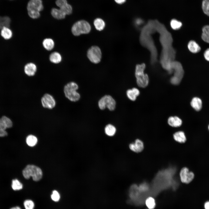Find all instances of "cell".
Wrapping results in <instances>:
<instances>
[{
    "instance_id": "20",
    "label": "cell",
    "mask_w": 209,
    "mask_h": 209,
    "mask_svg": "<svg viewBox=\"0 0 209 209\" xmlns=\"http://www.w3.org/2000/svg\"><path fill=\"white\" fill-rule=\"evenodd\" d=\"M188 46L189 50L193 53H198L201 50L200 46L193 40H191L189 42Z\"/></svg>"
},
{
    "instance_id": "38",
    "label": "cell",
    "mask_w": 209,
    "mask_h": 209,
    "mask_svg": "<svg viewBox=\"0 0 209 209\" xmlns=\"http://www.w3.org/2000/svg\"><path fill=\"white\" fill-rule=\"evenodd\" d=\"M205 209H209V201H207L204 204Z\"/></svg>"
},
{
    "instance_id": "41",
    "label": "cell",
    "mask_w": 209,
    "mask_h": 209,
    "mask_svg": "<svg viewBox=\"0 0 209 209\" xmlns=\"http://www.w3.org/2000/svg\"></svg>"
},
{
    "instance_id": "34",
    "label": "cell",
    "mask_w": 209,
    "mask_h": 209,
    "mask_svg": "<svg viewBox=\"0 0 209 209\" xmlns=\"http://www.w3.org/2000/svg\"><path fill=\"white\" fill-rule=\"evenodd\" d=\"M24 205L25 209H34L35 207L34 202L30 199L25 200L24 202Z\"/></svg>"
},
{
    "instance_id": "28",
    "label": "cell",
    "mask_w": 209,
    "mask_h": 209,
    "mask_svg": "<svg viewBox=\"0 0 209 209\" xmlns=\"http://www.w3.org/2000/svg\"><path fill=\"white\" fill-rule=\"evenodd\" d=\"M7 127L4 122L0 118V137H3L7 135L6 131Z\"/></svg>"
},
{
    "instance_id": "7",
    "label": "cell",
    "mask_w": 209,
    "mask_h": 209,
    "mask_svg": "<svg viewBox=\"0 0 209 209\" xmlns=\"http://www.w3.org/2000/svg\"><path fill=\"white\" fill-rule=\"evenodd\" d=\"M23 175L26 179H28L31 176L35 181L39 180L42 176V171L39 167L33 165H28L23 170Z\"/></svg>"
},
{
    "instance_id": "12",
    "label": "cell",
    "mask_w": 209,
    "mask_h": 209,
    "mask_svg": "<svg viewBox=\"0 0 209 209\" xmlns=\"http://www.w3.org/2000/svg\"><path fill=\"white\" fill-rule=\"evenodd\" d=\"M55 4L59 9L67 15H70L72 12V8L66 0H56Z\"/></svg>"
},
{
    "instance_id": "18",
    "label": "cell",
    "mask_w": 209,
    "mask_h": 209,
    "mask_svg": "<svg viewBox=\"0 0 209 209\" xmlns=\"http://www.w3.org/2000/svg\"><path fill=\"white\" fill-rule=\"evenodd\" d=\"M191 105L196 111H200L202 107V102L201 99L197 97H194L191 102Z\"/></svg>"
},
{
    "instance_id": "13",
    "label": "cell",
    "mask_w": 209,
    "mask_h": 209,
    "mask_svg": "<svg viewBox=\"0 0 209 209\" xmlns=\"http://www.w3.org/2000/svg\"><path fill=\"white\" fill-rule=\"evenodd\" d=\"M129 147L132 151L136 153L141 152L143 149L144 146L143 142L139 139H136L134 143L129 144Z\"/></svg>"
},
{
    "instance_id": "14",
    "label": "cell",
    "mask_w": 209,
    "mask_h": 209,
    "mask_svg": "<svg viewBox=\"0 0 209 209\" xmlns=\"http://www.w3.org/2000/svg\"><path fill=\"white\" fill-rule=\"evenodd\" d=\"M36 65L33 63H29L26 64L24 68L25 73L30 76L35 75L37 71Z\"/></svg>"
},
{
    "instance_id": "4",
    "label": "cell",
    "mask_w": 209,
    "mask_h": 209,
    "mask_svg": "<svg viewBox=\"0 0 209 209\" xmlns=\"http://www.w3.org/2000/svg\"><path fill=\"white\" fill-rule=\"evenodd\" d=\"M171 68L174 74L170 79L171 83L174 85L179 84L181 82L184 75V70L181 64L179 62L174 60L171 64Z\"/></svg>"
},
{
    "instance_id": "36",
    "label": "cell",
    "mask_w": 209,
    "mask_h": 209,
    "mask_svg": "<svg viewBox=\"0 0 209 209\" xmlns=\"http://www.w3.org/2000/svg\"><path fill=\"white\" fill-rule=\"evenodd\" d=\"M204 56L205 59L209 61V48L207 49L205 51Z\"/></svg>"
},
{
    "instance_id": "30",
    "label": "cell",
    "mask_w": 209,
    "mask_h": 209,
    "mask_svg": "<svg viewBox=\"0 0 209 209\" xmlns=\"http://www.w3.org/2000/svg\"><path fill=\"white\" fill-rule=\"evenodd\" d=\"M10 20L7 17H0V28H2L3 27H9Z\"/></svg>"
},
{
    "instance_id": "25",
    "label": "cell",
    "mask_w": 209,
    "mask_h": 209,
    "mask_svg": "<svg viewBox=\"0 0 209 209\" xmlns=\"http://www.w3.org/2000/svg\"><path fill=\"white\" fill-rule=\"evenodd\" d=\"M201 38L205 42L209 43V25L204 26L202 28Z\"/></svg>"
},
{
    "instance_id": "16",
    "label": "cell",
    "mask_w": 209,
    "mask_h": 209,
    "mask_svg": "<svg viewBox=\"0 0 209 209\" xmlns=\"http://www.w3.org/2000/svg\"><path fill=\"white\" fill-rule=\"evenodd\" d=\"M169 125L173 127H178L181 125L182 121L177 116H171L168 119Z\"/></svg>"
},
{
    "instance_id": "33",
    "label": "cell",
    "mask_w": 209,
    "mask_h": 209,
    "mask_svg": "<svg viewBox=\"0 0 209 209\" xmlns=\"http://www.w3.org/2000/svg\"><path fill=\"white\" fill-rule=\"evenodd\" d=\"M202 8L204 13L209 16V0H203Z\"/></svg>"
},
{
    "instance_id": "27",
    "label": "cell",
    "mask_w": 209,
    "mask_h": 209,
    "mask_svg": "<svg viewBox=\"0 0 209 209\" xmlns=\"http://www.w3.org/2000/svg\"><path fill=\"white\" fill-rule=\"evenodd\" d=\"M37 137L32 135H28L26 138V143L30 146H34L37 144Z\"/></svg>"
},
{
    "instance_id": "32",
    "label": "cell",
    "mask_w": 209,
    "mask_h": 209,
    "mask_svg": "<svg viewBox=\"0 0 209 209\" xmlns=\"http://www.w3.org/2000/svg\"><path fill=\"white\" fill-rule=\"evenodd\" d=\"M145 204L149 209H153L156 205L155 200L151 197H149L146 199Z\"/></svg>"
},
{
    "instance_id": "35",
    "label": "cell",
    "mask_w": 209,
    "mask_h": 209,
    "mask_svg": "<svg viewBox=\"0 0 209 209\" xmlns=\"http://www.w3.org/2000/svg\"><path fill=\"white\" fill-rule=\"evenodd\" d=\"M51 198L52 200L55 202H58L60 199V195L59 193L56 190L53 191L51 195Z\"/></svg>"
},
{
    "instance_id": "8",
    "label": "cell",
    "mask_w": 209,
    "mask_h": 209,
    "mask_svg": "<svg viewBox=\"0 0 209 209\" xmlns=\"http://www.w3.org/2000/svg\"><path fill=\"white\" fill-rule=\"evenodd\" d=\"M87 56L89 60L92 63H98L100 62L102 58L101 49L97 46H92L88 50Z\"/></svg>"
},
{
    "instance_id": "40",
    "label": "cell",
    "mask_w": 209,
    "mask_h": 209,
    "mask_svg": "<svg viewBox=\"0 0 209 209\" xmlns=\"http://www.w3.org/2000/svg\"><path fill=\"white\" fill-rule=\"evenodd\" d=\"M208 129H209V125L208 127Z\"/></svg>"
},
{
    "instance_id": "9",
    "label": "cell",
    "mask_w": 209,
    "mask_h": 209,
    "mask_svg": "<svg viewBox=\"0 0 209 209\" xmlns=\"http://www.w3.org/2000/svg\"><path fill=\"white\" fill-rule=\"evenodd\" d=\"M98 106L101 110L104 109L107 107L110 111L113 110L116 107V102L115 100L110 95H105L99 100Z\"/></svg>"
},
{
    "instance_id": "3",
    "label": "cell",
    "mask_w": 209,
    "mask_h": 209,
    "mask_svg": "<svg viewBox=\"0 0 209 209\" xmlns=\"http://www.w3.org/2000/svg\"><path fill=\"white\" fill-rule=\"evenodd\" d=\"M145 66V64L143 63L137 64L135 68V75L137 84L139 87L142 88L146 87L149 82L148 75L144 72Z\"/></svg>"
},
{
    "instance_id": "24",
    "label": "cell",
    "mask_w": 209,
    "mask_h": 209,
    "mask_svg": "<svg viewBox=\"0 0 209 209\" xmlns=\"http://www.w3.org/2000/svg\"><path fill=\"white\" fill-rule=\"evenodd\" d=\"M1 35L4 39H10L12 36V33L11 30L9 27H3L1 28Z\"/></svg>"
},
{
    "instance_id": "2",
    "label": "cell",
    "mask_w": 209,
    "mask_h": 209,
    "mask_svg": "<svg viewBox=\"0 0 209 209\" xmlns=\"http://www.w3.org/2000/svg\"><path fill=\"white\" fill-rule=\"evenodd\" d=\"M27 8L29 16L36 19L40 17V12L43 10L44 6L42 0H30Z\"/></svg>"
},
{
    "instance_id": "22",
    "label": "cell",
    "mask_w": 209,
    "mask_h": 209,
    "mask_svg": "<svg viewBox=\"0 0 209 209\" xmlns=\"http://www.w3.org/2000/svg\"><path fill=\"white\" fill-rule=\"evenodd\" d=\"M54 42L51 39L47 38L44 39L43 42L42 44L44 48L48 51H51L54 48Z\"/></svg>"
},
{
    "instance_id": "39",
    "label": "cell",
    "mask_w": 209,
    "mask_h": 209,
    "mask_svg": "<svg viewBox=\"0 0 209 209\" xmlns=\"http://www.w3.org/2000/svg\"><path fill=\"white\" fill-rule=\"evenodd\" d=\"M10 209H21V208L19 206H15L12 207Z\"/></svg>"
},
{
    "instance_id": "23",
    "label": "cell",
    "mask_w": 209,
    "mask_h": 209,
    "mask_svg": "<svg viewBox=\"0 0 209 209\" xmlns=\"http://www.w3.org/2000/svg\"><path fill=\"white\" fill-rule=\"evenodd\" d=\"M62 58L61 55L57 52L52 53L49 57L50 61L55 64H58L62 60Z\"/></svg>"
},
{
    "instance_id": "37",
    "label": "cell",
    "mask_w": 209,
    "mask_h": 209,
    "mask_svg": "<svg viewBox=\"0 0 209 209\" xmlns=\"http://www.w3.org/2000/svg\"><path fill=\"white\" fill-rule=\"evenodd\" d=\"M126 0H114L118 4H122L125 3Z\"/></svg>"
},
{
    "instance_id": "5",
    "label": "cell",
    "mask_w": 209,
    "mask_h": 209,
    "mask_svg": "<svg viewBox=\"0 0 209 209\" xmlns=\"http://www.w3.org/2000/svg\"><path fill=\"white\" fill-rule=\"evenodd\" d=\"M91 29L90 24L87 21L82 20L75 23L71 28V32L73 35L79 36L82 34L89 33Z\"/></svg>"
},
{
    "instance_id": "17",
    "label": "cell",
    "mask_w": 209,
    "mask_h": 209,
    "mask_svg": "<svg viewBox=\"0 0 209 209\" xmlns=\"http://www.w3.org/2000/svg\"><path fill=\"white\" fill-rule=\"evenodd\" d=\"M140 94L139 90L136 88H134L131 89H129L127 91V95L128 98L132 101L135 100L136 97Z\"/></svg>"
},
{
    "instance_id": "1",
    "label": "cell",
    "mask_w": 209,
    "mask_h": 209,
    "mask_svg": "<svg viewBox=\"0 0 209 209\" xmlns=\"http://www.w3.org/2000/svg\"><path fill=\"white\" fill-rule=\"evenodd\" d=\"M154 26L155 31L160 34L159 40L163 47L160 62L163 68L169 73L171 71V63L174 60L176 54L172 46V37L164 25L158 20H155Z\"/></svg>"
},
{
    "instance_id": "10",
    "label": "cell",
    "mask_w": 209,
    "mask_h": 209,
    "mask_svg": "<svg viewBox=\"0 0 209 209\" xmlns=\"http://www.w3.org/2000/svg\"><path fill=\"white\" fill-rule=\"evenodd\" d=\"M180 176L181 182L185 183L188 184L191 182L194 177L193 172L190 171L186 167H184L181 170Z\"/></svg>"
},
{
    "instance_id": "21",
    "label": "cell",
    "mask_w": 209,
    "mask_h": 209,
    "mask_svg": "<svg viewBox=\"0 0 209 209\" xmlns=\"http://www.w3.org/2000/svg\"><path fill=\"white\" fill-rule=\"evenodd\" d=\"M93 24L96 29L99 31L103 30L105 26L104 21L100 18L95 19L93 21Z\"/></svg>"
},
{
    "instance_id": "19",
    "label": "cell",
    "mask_w": 209,
    "mask_h": 209,
    "mask_svg": "<svg viewBox=\"0 0 209 209\" xmlns=\"http://www.w3.org/2000/svg\"><path fill=\"white\" fill-rule=\"evenodd\" d=\"M173 137L175 140L180 143H184L186 140L184 132L181 131L175 132L173 135Z\"/></svg>"
},
{
    "instance_id": "6",
    "label": "cell",
    "mask_w": 209,
    "mask_h": 209,
    "mask_svg": "<svg viewBox=\"0 0 209 209\" xmlns=\"http://www.w3.org/2000/svg\"><path fill=\"white\" fill-rule=\"evenodd\" d=\"M78 87L75 82H71L67 84L64 87V93L66 98L71 101L76 102L80 98V94L76 91Z\"/></svg>"
},
{
    "instance_id": "29",
    "label": "cell",
    "mask_w": 209,
    "mask_h": 209,
    "mask_svg": "<svg viewBox=\"0 0 209 209\" xmlns=\"http://www.w3.org/2000/svg\"><path fill=\"white\" fill-rule=\"evenodd\" d=\"M12 188L14 190H19L23 188L22 184L17 179H13L12 181Z\"/></svg>"
},
{
    "instance_id": "26",
    "label": "cell",
    "mask_w": 209,
    "mask_h": 209,
    "mask_svg": "<svg viewBox=\"0 0 209 209\" xmlns=\"http://www.w3.org/2000/svg\"><path fill=\"white\" fill-rule=\"evenodd\" d=\"M105 132L106 134L110 136H113L115 134L116 129L115 127L111 124H108L106 126L105 129Z\"/></svg>"
},
{
    "instance_id": "31",
    "label": "cell",
    "mask_w": 209,
    "mask_h": 209,
    "mask_svg": "<svg viewBox=\"0 0 209 209\" xmlns=\"http://www.w3.org/2000/svg\"><path fill=\"white\" fill-rule=\"evenodd\" d=\"M170 24L172 28L174 30H179L182 26V24L181 22L174 19L171 20Z\"/></svg>"
},
{
    "instance_id": "15",
    "label": "cell",
    "mask_w": 209,
    "mask_h": 209,
    "mask_svg": "<svg viewBox=\"0 0 209 209\" xmlns=\"http://www.w3.org/2000/svg\"><path fill=\"white\" fill-rule=\"evenodd\" d=\"M51 13L54 18L57 19H64L66 15L65 13L60 9L55 8H53L51 9Z\"/></svg>"
},
{
    "instance_id": "11",
    "label": "cell",
    "mask_w": 209,
    "mask_h": 209,
    "mask_svg": "<svg viewBox=\"0 0 209 209\" xmlns=\"http://www.w3.org/2000/svg\"><path fill=\"white\" fill-rule=\"evenodd\" d=\"M41 101L43 107L45 108L51 109L54 108L56 105V102L54 98L48 93L43 96Z\"/></svg>"
}]
</instances>
